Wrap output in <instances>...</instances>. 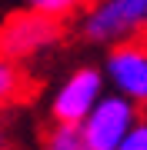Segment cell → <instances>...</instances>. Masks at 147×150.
Instances as JSON below:
<instances>
[{
	"mask_svg": "<svg viewBox=\"0 0 147 150\" xmlns=\"http://www.w3.org/2000/svg\"><path fill=\"white\" fill-rule=\"evenodd\" d=\"M104 77L114 93L147 107V40H127L107 50L104 57Z\"/></svg>",
	"mask_w": 147,
	"mask_h": 150,
	"instance_id": "5b68a950",
	"label": "cell"
},
{
	"mask_svg": "<svg viewBox=\"0 0 147 150\" xmlns=\"http://www.w3.org/2000/svg\"><path fill=\"white\" fill-rule=\"evenodd\" d=\"M77 33L90 47H117L147 33V0H90L77 20Z\"/></svg>",
	"mask_w": 147,
	"mask_h": 150,
	"instance_id": "6da1fadb",
	"label": "cell"
},
{
	"mask_svg": "<svg viewBox=\"0 0 147 150\" xmlns=\"http://www.w3.org/2000/svg\"><path fill=\"white\" fill-rule=\"evenodd\" d=\"M23 4H27V10L44 13L50 20H70V17L87 10L90 0H23Z\"/></svg>",
	"mask_w": 147,
	"mask_h": 150,
	"instance_id": "52a82bcc",
	"label": "cell"
},
{
	"mask_svg": "<svg viewBox=\"0 0 147 150\" xmlns=\"http://www.w3.org/2000/svg\"><path fill=\"white\" fill-rule=\"evenodd\" d=\"M110 87H107V77H104V67L84 64V67L70 70L50 93V103H47L50 120L54 123H84L87 113L97 107V100Z\"/></svg>",
	"mask_w": 147,
	"mask_h": 150,
	"instance_id": "7a4b0ae2",
	"label": "cell"
},
{
	"mask_svg": "<svg viewBox=\"0 0 147 150\" xmlns=\"http://www.w3.org/2000/svg\"><path fill=\"white\" fill-rule=\"evenodd\" d=\"M57 43H60V20H50L33 10L17 13L0 27V57L17 60V64L44 57Z\"/></svg>",
	"mask_w": 147,
	"mask_h": 150,
	"instance_id": "3957f363",
	"label": "cell"
},
{
	"mask_svg": "<svg viewBox=\"0 0 147 150\" xmlns=\"http://www.w3.org/2000/svg\"><path fill=\"white\" fill-rule=\"evenodd\" d=\"M0 144H4V134H0Z\"/></svg>",
	"mask_w": 147,
	"mask_h": 150,
	"instance_id": "8fae6325",
	"label": "cell"
},
{
	"mask_svg": "<svg viewBox=\"0 0 147 150\" xmlns=\"http://www.w3.org/2000/svg\"><path fill=\"white\" fill-rule=\"evenodd\" d=\"M20 93H23L20 64H17V60L0 57V107H4V103H10V100H17Z\"/></svg>",
	"mask_w": 147,
	"mask_h": 150,
	"instance_id": "ba28073f",
	"label": "cell"
},
{
	"mask_svg": "<svg viewBox=\"0 0 147 150\" xmlns=\"http://www.w3.org/2000/svg\"><path fill=\"white\" fill-rule=\"evenodd\" d=\"M141 120V103L127 100L124 93H114L107 90L97 100V107L87 113V120L80 123L87 140L97 150H117L120 140L131 134V127Z\"/></svg>",
	"mask_w": 147,
	"mask_h": 150,
	"instance_id": "277c9868",
	"label": "cell"
},
{
	"mask_svg": "<svg viewBox=\"0 0 147 150\" xmlns=\"http://www.w3.org/2000/svg\"><path fill=\"white\" fill-rule=\"evenodd\" d=\"M0 150H10V147H4V144H0Z\"/></svg>",
	"mask_w": 147,
	"mask_h": 150,
	"instance_id": "30bf717a",
	"label": "cell"
},
{
	"mask_svg": "<svg viewBox=\"0 0 147 150\" xmlns=\"http://www.w3.org/2000/svg\"><path fill=\"white\" fill-rule=\"evenodd\" d=\"M117 150H147V117H141V120L131 127V134L120 140Z\"/></svg>",
	"mask_w": 147,
	"mask_h": 150,
	"instance_id": "9c48e42d",
	"label": "cell"
},
{
	"mask_svg": "<svg viewBox=\"0 0 147 150\" xmlns=\"http://www.w3.org/2000/svg\"><path fill=\"white\" fill-rule=\"evenodd\" d=\"M40 150H97V147L87 140L80 123H54L44 134Z\"/></svg>",
	"mask_w": 147,
	"mask_h": 150,
	"instance_id": "8992f818",
	"label": "cell"
}]
</instances>
